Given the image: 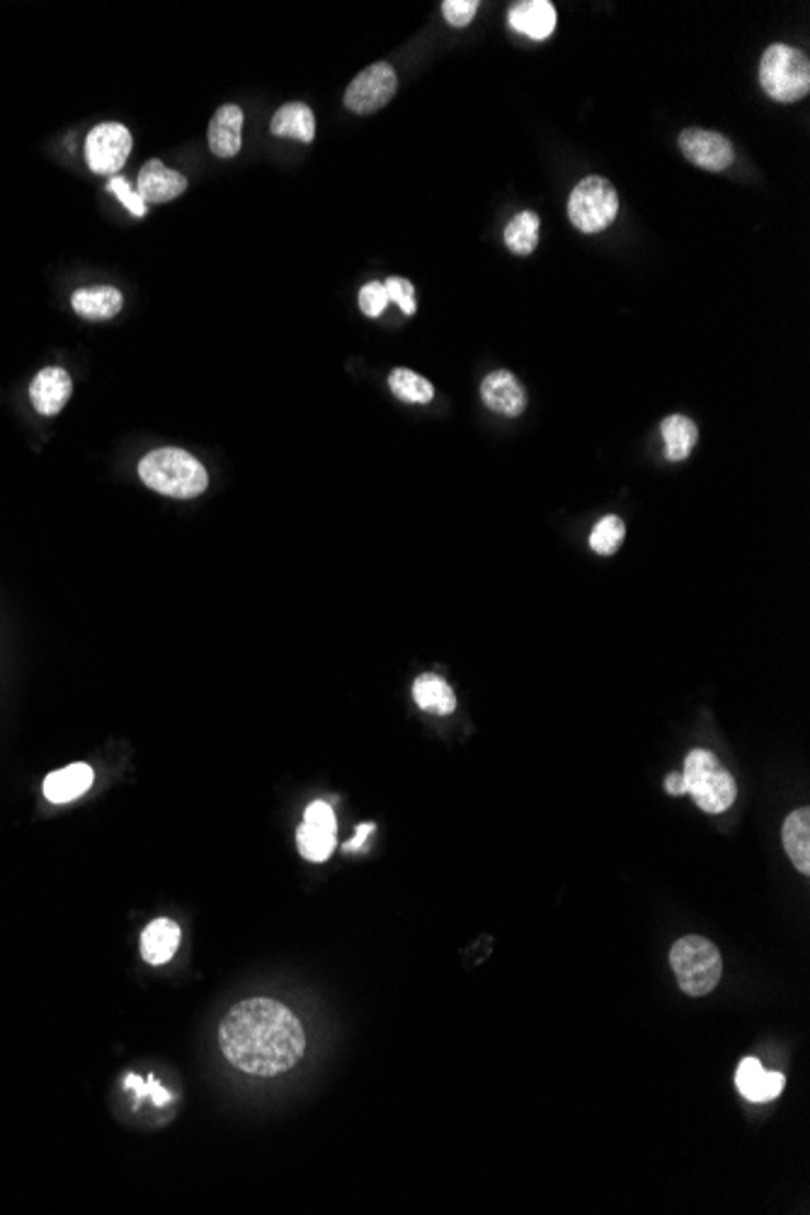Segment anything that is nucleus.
Masks as SVG:
<instances>
[{"instance_id":"f257e3e1","label":"nucleus","mask_w":810,"mask_h":1215,"mask_svg":"<svg viewBox=\"0 0 810 1215\" xmlns=\"http://www.w3.org/2000/svg\"><path fill=\"white\" fill-rule=\"evenodd\" d=\"M219 1046L233 1067L255 1077H274L304 1058L306 1034L286 1004L250 998L233 1004L221 1019Z\"/></svg>"},{"instance_id":"f03ea898","label":"nucleus","mask_w":810,"mask_h":1215,"mask_svg":"<svg viewBox=\"0 0 810 1215\" xmlns=\"http://www.w3.org/2000/svg\"><path fill=\"white\" fill-rule=\"evenodd\" d=\"M139 476L151 491L177 500L197 498L209 485V473L202 461L177 447L149 451L139 463Z\"/></svg>"},{"instance_id":"7ed1b4c3","label":"nucleus","mask_w":810,"mask_h":1215,"mask_svg":"<svg viewBox=\"0 0 810 1215\" xmlns=\"http://www.w3.org/2000/svg\"><path fill=\"white\" fill-rule=\"evenodd\" d=\"M670 966L677 986L690 998L708 995L724 976V958H720L718 946L699 934L677 939L670 948Z\"/></svg>"},{"instance_id":"20e7f679","label":"nucleus","mask_w":810,"mask_h":1215,"mask_svg":"<svg viewBox=\"0 0 810 1215\" xmlns=\"http://www.w3.org/2000/svg\"><path fill=\"white\" fill-rule=\"evenodd\" d=\"M760 85L776 103H798L810 93V61L801 49L772 44L760 61Z\"/></svg>"},{"instance_id":"39448f33","label":"nucleus","mask_w":810,"mask_h":1215,"mask_svg":"<svg viewBox=\"0 0 810 1215\" xmlns=\"http://www.w3.org/2000/svg\"><path fill=\"white\" fill-rule=\"evenodd\" d=\"M682 777L686 793H692L694 803L706 813H724L736 803V779L708 750H692L686 755Z\"/></svg>"},{"instance_id":"423d86ee","label":"nucleus","mask_w":810,"mask_h":1215,"mask_svg":"<svg viewBox=\"0 0 810 1215\" xmlns=\"http://www.w3.org/2000/svg\"><path fill=\"white\" fill-rule=\"evenodd\" d=\"M619 214V192L607 178L590 175L573 187L568 200V216L573 226L583 234H602L614 224Z\"/></svg>"},{"instance_id":"0eeeda50","label":"nucleus","mask_w":810,"mask_h":1215,"mask_svg":"<svg viewBox=\"0 0 810 1215\" xmlns=\"http://www.w3.org/2000/svg\"><path fill=\"white\" fill-rule=\"evenodd\" d=\"M398 75L391 63H374L348 85L345 107L354 115H372L394 101Z\"/></svg>"},{"instance_id":"6e6552de","label":"nucleus","mask_w":810,"mask_h":1215,"mask_svg":"<svg viewBox=\"0 0 810 1215\" xmlns=\"http://www.w3.org/2000/svg\"><path fill=\"white\" fill-rule=\"evenodd\" d=\"M131 153V134L125 125L105 121L85 139V161L97 175H115Z\"/></svg>"},{"instance_id":"1a4fd4ad","label":"nucleus","mask_w":810,"mask_h":1215,"mask_svg":"<svg viewBox=\"0 0 810 1215\" xmlns=\"http://www.w3.org/2000/svg\"><path fill=\"white\" fill-rule=\"evenodd\" d=\"M336 813L326 801H314L306 809L304 825L296 833L298 852L308 861H326L336 849Z\"/></svg>"},{"instance_id":"9d476101","label":"nucleus","mask_w":810,"mask_h":1215,"mask_svg":"<svg viewBox=\"0 0 810 1215\" xmlns=\"http://www.w3.org/2000/svg\"><path fill=\"white\" fill-rule=\"evenodd\" d=\"M680 151L696 168L720 173L733 165L736 149L728 137L708 129H684L680 134Z\"/></svg>"},{"instance_id":"9b49d317","label":"nucleus","mask_w":810,"mask_h":1215,"mask_svg":"<svg viewBox=\"0 0 810 1215\" xmlns=\"http://www.w3.org/2000/svg\"><path fill=\"white\" fill-rule=\"evenodd\" d=\"M481 399L497 415L517 417L527 408V391L515 374L493 371L481 384Z\"/></svg>"},{"instance_id":"f8f14e48","label":"nucleus","mask_w":810,"mask_h":1215,"mask_svg":"<svg viewBox=\"0 0 810 1215\" xmlns=\"http://www.w3.org/2000/svg\"><path fill=\"white\" fill-rule=\"evenodd\" d=\"M73 384L69 371L61 367L42 369L30 384V401L39 415H59L69 403Z\"/></svg>"},{"instance_id":"ddd939ff","label":"nucleus","mask_w":810,"mask_h":1215,"mask_svg":"<svg viewBox=\"0 0 810 1215\" xmlns=\"http://www.w3.org/2000/svg\"><path fill=\"white\" fill-rule=\"evenodd\" d=\"M187 190L183 173L165 168L161 161H149L139 173L137 192L146 204H165Z\"/></svg>"},{"instance_id":"4468645a","label":"nucleus","mask_w":810,"mask_h":1215,"mask_svg":"<svg viewBox=\"0 0 810 1215\" xmlns=\"http://www.w3.org/2000/svg\"><path fill=\"white\" fill-rule=\"evenodd\" d=\"M509 27L529 39H547L556 30V8L549 0H525L509 8Z\"/></svg>"},{"instance_id":"2eb2a0df","label":"nucleus","mask_w":810,"mask_h":1215,"mask_svg":"<svg viewBox=\"0 0 810 1215\" xmlns=\"http://www.w3.org/2000/svg\"><path fill=\"white\" fill-rule=\"evenodd\" d=\"M738 1089L750 1101H772L782 1095L786 1077L782 1073H767L758 1058H746L736 1073Z\"/></svg>"},{"instance_id":"dca6fc26","label":"nucleus","mask_w":810,"mask_h":1215,"mask_svg":"<svg viewBox=\"0 0 810 1215\" xmlns=\"http://www.w3.org/2000/svg\"><path fill=\"white\" fill-rule=\"evenodd\" d=\"M243 109L238 105H224L209 121V149L219 158H233L240 151Z\"/></svg>"},{"instance_id":"f3484780","label":"nucleus","mask_w":810,"mask_h":1215,"mask_svg":"<svg viewBox=\"0 0 810 1215\" xmlns=\"http://www.w3.org/2000/svg\"><path fill=\"white\" fill-rule=\"evenodd\" d=\"M177 948H180V927L168 917H159L141 932V956L151 966L168 964Z\"/></svg>"},{"instance_id":"a211bd4d","label":"nucleus","mask_w":810,"mask_h":1215,"mask_svg":"<svg viewBox=\"0 0 810 1215\" xmlns=\"http://www.w3.org/2000/svg\"><path fill=\"white\" fill-rule=\"evenodd\" d=\"M93 769L83 765V762H75V765L54 771V775L44 779V797L51 803L75 801L93 787Z\"/></svg>"},{"instance_id":"6ab92c4d","label":"nucleus","mask_w":810,"mask_h":1215,"mask_svg":"<svg viewBox=\"0 0 810 1215\" xmlns=\"http://www.w3.org/2000/svg\"><path fill=\"white\" fill-rule=\"evenodd\" d=\"M121 292L115 286H83L71 299L73 311L85 320H107L121 311Z\"/></svg>"},{"instance_id":"aec40b11","label":"nucleus","mask_w":810,"mask_h":1215,"mask_svg":"<svg viewBox=\"0 0 810 1215\" xmlns=\"http://www.w3.org/2000/svg\"><path fill=\"white\" fill-rule=\"evenodd\" d=\"M270 131L274 137L310 143L316 137L314 109L304 103H286L277 109V115L270 121Z\"/></svg>"},{"instance_id":"412c9836","label":"nucleus","mask_w":810,"mask_h":1215,"mask_svg":"<svg viewBox=\"0 0 810 1215\" xmlns=\"http://www.w3.org/2000/svg\"><path fill=\"white\" fill-rule=\"evenodd\" d=\"M782 839H784L786 854H789V859L794 861V866L801 871L803 876H808L810 874V811L808 809H798L786 817Z\"/></svg>"},{"instance_id":"4be33fe9","label":"nucleus","mask_w":810,"mask_h":1215,"mask_svg":"<svg viewBox=\"0 0 810 1215\" xmlns=\"http://www.w3.org/2000/svg\"><path fill=\"white\" fill-rule=\"evenodd\" d=\"M413 699L420 709L437 716H447L457 709V697H454L449 684L442 677L432 675V672H425V675H420L415 680Z\"/></svg>"},{"instance_id":"5701e85b","label":"nucleus","mask_w":810,"mask_h":1215,"mask_svg":"<svg viewBox=\"0 0 810 1215\" xmlns=\"http://www.w3.org/2000/svg\"><path fill=\"white\" fill-rule=\"evenodd\" d=\"M660 435L665 439V457L670 461H684L692 455L699 439V429L690 417L668 415L660 425Z\"/></svg>"},{"instance_id":"b1692460","label":"nucleus","mask_w":810,"mask_h":1215,"mask_svg":"<svg viewBox=\"0 0 810 1215\" xmlns=\"http://www.w3.org/2000/svg\"><path fill=\"white\" fill-rule=\"evenodd\" d=\"M539 226L541 219L535 212H519L503 231L505 246L515 252V256H531L539 246Z\"/></svg>"},{"instance_id":"393cba45","label":"nucleus","mask_w":810,"mask_h":1215,"mask_svg":"<svg viewBox=\"0 0 810 1215\" xmlns=\"http://www.w3.org/2000/svg\"><path fill=\"white\" fill-rule=\"evenodd\" d=\"M388 386L406 403H430L432 396H435L432 384L410 369H394L391 377H388Z\"/></svg>"},{"instance_id":"a878e982","label":"nucleus","mask_w":810,"mask_h":1215,"mask_svg":"<svg viewBox=\"0 0 810 1215\" xmlns=\"http://www.w3.org/2000/svg\"><path fill=\"white\" fill-rule=\"evenodd\" d=\"M624 536H626V527H624V522H621V517L607 515L595 524L592 534H590V546H592V551H597V554L609 556L621 546Z\"/></svg>"},{"instance_id":"bb28decb","label":"nucleus","mask_w":810,"mask_h":1215,"mask_svg":"<svg viewBox=\"0 0 810 1215\" xmlns=\"http://www.w3.org/2000/svg\"><path fill=\"white\" fill-rule=\"evenodd\" d=\"M384 290H386L388 302H394V304L401 306V311H403L406 316H413V314L418 311V306H415V286L410 284L408 280H403V278H388V280L384 282Z\"/></svg>"},{"instance_id":"cd10ccee","label":"nucleus","mask_w":810,"mask_h":1215,"mask_svg":"<svg viewBox=\"0 0 810 1215\" xmlns=\"http://www.w3.org/2000/svg\"><path fill=\"white\" fill-rule=\"evenodd\" d=\"M386 306H388V296H386V290H384V282H369V284L362 286V290H360V308H362L364 316L379 318Z\"/></svg>"},{"instance_id":"c85d7f7f","label":"nucleus","mask_w":810,"mask_h":1215,"mask_svg":"<svg viewBox=\"0 0 810 1215\" xmlns=\"http://www.w3.org/2000/svg\"><path fill=\"white\" fill-rule=\"evenodd\" d=\"M442 13L451 27H466L479 13V0H444Z\"/></svg>"},{"instance_id":"c756f323","label":"nucleus","mask_w":810,"mask_h":1215,"mask_svg":"<svg viewBox=\"0 0 810 1215\" xmlns=\"http://www.w3.org/2000/svg\"><path fill=\"white\" fill-rule=\"evenodd\" d=\"M107 190L113 192V194H117V200L129 209V214H134V216H146V207H149V204L141 200V194H139L137 190H131L129 180H125V178H113V180L107 182Z\"/></svg>"},{"instance_id":"7c9ffc66","label":"nucleus","mask_w":810,"mask_h":1215,"mask_svg":"<svg viewBox=\"0 0 810 1215\" xmlns=\"http://www.w3.org/2000/svg\"><path fill=\"white\" fill-rule=\"evenodd\" d=\"M665 789H668V793H672V797H682V793H686V783L680 771H674V775L665 779Z\"/></svg>"},{"instance_id":"2f4dec72","label":"nucleus","mask_w":810,"mask_h":1215,"mask_svg":"<svg viewBox=\"0 0 810 1215\" xmlns=\"http://www.w3.org/2000/svg\"><path fill=\"white\" fill-rule=\"evenodd\" d=\"M372 830H374V825H362V827H360V833H357V837H354L352 842L345 847L348 852H354V849H360V847L364 845V837H367Z\"/></svg>"}]
</instances>
